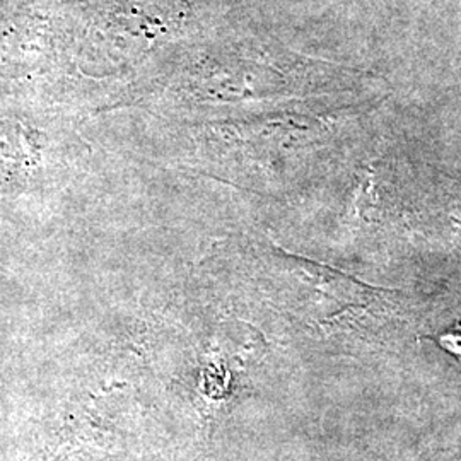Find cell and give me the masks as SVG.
<instances>
[{"instance_id":"6da1fadb","label":"cell","mask_w":461,"mask_h":461,"mask_svg":"<svg viewBox=\"0 0 461 461\" xmlns=\"http://www.w3.org/2000/svg\"><path fill=\"white\" fill-rule=\"evenodd\" d=\"M439 344L445 347L446 350H449L451 354L461 357V330L449 331L443 337H439Z\"/></svg>"}]
</instances>
